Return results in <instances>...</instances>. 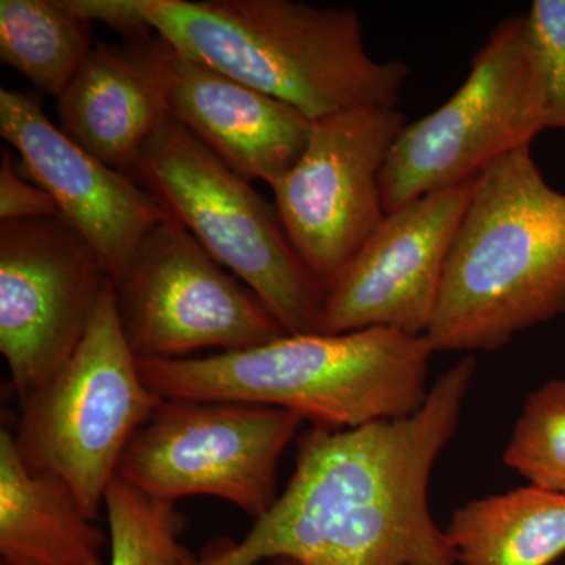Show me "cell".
<instances>
[{"label":"cell","mask_w":565,"mask_h":565,"mask_svg":"<svg viewBox=\"0 0 565 565\" xmlns=\"http://www.w3.org/2000/svg\"><path fill=\"white\" fill-rule=\"evenodd\" d=\"M476 374L471 355L430 385L414 415L353 429L311 426L294 473L243 541L207 544L212 565H456L429 508L430 476L459 429Z\"/></svg>","instance_id":"1"},{"label":"cell","mask_w":565,"mask_h":565,"mask_svg":"<svg viewBox=\"0 0 565 565\" xmlns=\"http://www.w3.org/2000/svg\"><path fill=\"white\" fill-rule=\"evenodd\" d=\"M134 20L182 57L289 104L316 121L397 109L411 68L379 62L353 7L294 0H126Z\"/></svg>","instance_id":"2"},{"label":"cell","mask_w":565,"mask_h":565,"mask_svg":"<svg viewBox=\"0 0 565 565\" xmlns=\"http://www.w3.org/2000/svg\"><path fill=\"white\" fill-rule=\"evenodd\" d=\"M563 315L565 193L520 148L476 182L426 337L435 353L494 352Z\"/></svg>","instance_id":"3"},{"label":"cell","mask_w":565,"mask_h":565,"mask_svg":"<svg viewBox=\"0 0 565 565\" xmlns=\"http://www.w3.org/2000/svg\"><path fill=\"white\" fill-rule=\"evenodd\" d=\"M427 337L397 330L282 334L236 352L139 360L162 399L230 401L282 408L311 426L353 429L414 415L426 403Z\"/></svg>","instance_id":"4"},{"label":"cell","mask_w":565,"mask_h":565,"mask_svg":"<svg viewBox=\"0 0 565 565\" xmlns=\"http://www.w3.org/2000/svg\"><path fill=\"white\" fill-rule=\"evenodd\" d=\"M289 334L321 333L327 288L294 250L275 204L169 117L131 174Z\"/></svg>","instance_id":"5"},{"label":"cell","mask_w":565,"mask_h":565,"mask_svg":"<svg viewBox=\"0 0 565 565\" xmlns=\"http://www.w3.org/2000/svg\"><path fill=\"white\" fill-rule=\"evenodd\" d=\"M161 403L122 333L111 280L73 356L20 401L14 446L32 473L61 478L96 520L126 446Z\"/></svg>","instance_id":"6"},{"label":"cell","mask_w":565,"mask_h":565,"mask_svg":"<svg viewBox=\"0 0 565 565\" xmlns=\"http://www.w3.org/2000/svg\"><path fill=\"white\" fill-rule=\"evenodd\" d=\"M544 79L525 13L494 25L459 90L407 122L382 172L385 212L475 180L546 131Z\"/></svg>","instance_id":"7"},{"label":"cell","mask_w":565,"mask_h":565,"mask_svg":"<svg viewBox=\"0 0 565 565\" xmlns=\"http://www.w3.org/2000/svg\"><path fill=\"white\" fill-rule=\"evenodd\" d=\"M305 419L230 401L162 399L134 434L118 478L158 500L214 497L259 519L277 501V471Z\"/></svg>","instance_id":"8"},{"label":"cell","mask_w":565,"mask_h":565,"mask_svg":"<svg viewBox=\"0 0 565 565\" xmlns=\"http://www.w3.org/2000/svg\"><path fill=\"white\" fill-rule=\"evenodd\" d=\"M114 294L122 333L139 360L244 351L286 334L262 299L170 215L141 241L114 280Z\"/></svg>","instance_id":"9"},{"label":"cell","mask_w":565,"mask_h":565,"mask_svg":"<svg viewBox=\"0 0 565 565\" xmlns=\"http://www.w3.org/2000/svg\"><path fill=\"white\" fill-rule=\"evenodd\" d=\"M407 126L399 109H355L311 122L296 166L274 185L294 250L329 291L384 221L382 172Z\"/></svg>","instance_id":"10"},{"label":"cell","mask_w":565,"mask_h":565,"mask_svg":"<svg viewBox=\"0 0 565 565\" xmlns=\"http://www.w3.org/2000/svg\"><path fill=\"white\" fill-rule=\"evenodd\" d=\"M111 277L62 215L0 222V352L18 401L61 371Z\"/></svg>","instance_id":"11"},{"label":"cell","mask_w":565,"mask_h":565,"mask_svg":"<svg viewBox=\"0 0 565 565\" xmlns=\"http://www.w3.org/2000/svg\"><path fill=\"white\" fill-rule=\"evenodd\" d=\"M478 178L388 212L327 291L321 333L382 327L426 337Z\"/></svg>","instance_id":"12"},{"label":"cell","mask_w":565,"mask_h":565,"mask_svg":"<svg viewBox=\"0 0 565 565\" xmlns=\"http://www.w3.org/2000/svg\"><path fill=\"white\" fill-rule=\"evenodd\" d=\"M0 136L20 154L25 177L50 193L62 217L95 248L111 280L121 277L141 241L169 217L131 177L66 137L36 96L0 90Z\"/></svg>","instance_id":"13"},{"label":"cell","mask_w":565,"mask_h":565,"mask_svg":"<svg viewBox=\"0 0 565 565\" xmlns=\"http://www.w3.org/2000/svg\"><path fill=\"white\" fill-rule=\"evenodd\" d=\"M174 58L177 51L158 33L96 44L57 98L63 134L129 177L147 141L170 117Z\"/></svg>","instance_id":"14"},{"label":"cell","mask_w":565,"mask_h":565,"mask_svg":"<svg viewBox=\"0 0 565 565\" xmlns=\"http://www.w3.org/2000/svg\"><path fill=\"white\" fill-rule=\"evenodd\" d=\"M170 117L234 173L270 189L303 154L313 122L289 104L178 52Z\"/></svg>","instance_id":"15"},{"label":"cell","mask_w":565,"mask_h":565,"mask_svg":"<svg viewBox=\"0 0 565 565\" xmlns=\"http://www.w3.org/2000/svg\"><path fill=\"white\" fill-rule=\"evenodd\" d=\"M109 534L57 476L32 473L0 430V565H104Z\"/></svg>","instance_id":"16"},{"label":"cell","mask_w":565,"mask_h":565,"mask_svg":"<svg viewBox=\"0 0 565 565\" xmlns=\"http://www.w3.org/2000/svg\"><path fill=\"white\" fill-rule=\"evenodd\" d=\"M446 535L462 565H552L565 555V494L535 486L468 501Z\"/></svg>","instance_id":"17"},{"label":"cell","mask_w":565,"mask_h":565,"mask_svg":"<svg viewBox=\"0 0 565 565\" xmlns=\"http://www.w3.org/2000/svg\"><path fill=\"white\" fill-rule=\"evenodd\" d=\"M92 24L71 0H0V62L58 98L95 47Z\"/></svg>","instance_id":"18"},{"label":"cell","mask_w":565,"mask_h":565,"mask_svg":"<svg viewBox=\"0 0 565 565\" xmlns=\"http://www.w3.org/2000/svg\"><path fill=\"white\" fill-rule=\"evenodd\" d=\"M104 505L109 522L110 565H192L180 542L185 527L177 503L148 497L115 476Z\"/></svg>","instance_id":"19"},{"label":"cell","mask_w":565,"mask_h":565,"mask_svg":"<svg viewBox=\"0 0 565 565\" xmlns=\"http://www.w3.org/2000/svg\"><path fill=\"white\" fill-rule=\"evenodd\" d=\"M503 462L531 486L565 494V379L527 394Z\"/></svg>","instance_id":"20"},{"label":"cell","mask_w":565,"mask_h":565,"mask_svg":"<svg viewBox=\"0 0 565 565\" xmlns=\"http://www.w3.org/2000/svg\"><path fill=\"white\" fill-rule=\"evenodd\" d=\"M525 18L544 79L546 126L565 131V0H534Z\"/></svg>","instance_id":"21"},{"label":"cell","mask_w":565,"mask_h":565,"mask_svg":"<svg viewBox=\"0 0 565 565\" xmlns=\"http://www.w3.org/2000/svg\"><path fill=\"white\" fill-rule=\"evenodd\" d=\"M10 151H2L0 163V222L61 215L50 193L25 177Z\"/></svg>","instance_id":"22"},{"label":"cell","mask_w":565,"mask_h":565,"mask_svg":"<svg viewBox=\"0 0 565 565\" xmlns=\"http://www.w3.org/2000/svg\"><path fill=\"white\" fill-rule=\"evenodd\" d=\"M262 565H303L299 561L288 559V557H277V559L267 561Z\"/></svg>","instance_id":"23"}]
</instances>
